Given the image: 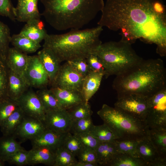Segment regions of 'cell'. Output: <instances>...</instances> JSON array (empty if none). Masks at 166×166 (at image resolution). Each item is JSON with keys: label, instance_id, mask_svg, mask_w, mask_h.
<instances>
[{"label": "cell", "instance_id": "obj_11", "mask_svg": "<svg viewBox=\"0 0 166 166\" xmlns=\"http://www.w3.org/2000/svg\"><path fill=\"white\" fill-rule=\"evenodd\" d=\"M25 115L43 122L46 111L36 92L28 89L17 100Z\"/></svg>", "mask_w": 166, "mask_h": 166}, {"label": "cell", "instance_id": "obj_34", "mask_svg": "<svg viewBox=\"0 0 166 166\" xmlns=\"http://www.w3.org/2000/svg\"><path fill=\"white\" fill-rule=\"evenodd\" d=\"M11 36L9 26L0 20V56L6 60Z\"/></svg>", "mask_w": 166, "mask_h": 166}, {"label": "cell", "instance_id": "obj_26", "mask_svg": "<svg viewBox=\"0 0 166 166\" xmlns=\"http://www.w3.org/2000/svg\"><path fill=\"white\" fill-rule=\"evenodd\" d=\"M10 43L14 47L27 54L35 52L41 47L40 43L37 42L19 33L11 36Z\"/></svg>", "mask_w": 166, "mask_h": 166}, {"label": "cell", "instance_id": "obj_17", "mask_svg": "<svg viewBox=\"0 0 166 166\" xmlns=\"http://www.w3.org/2000/svg\"><path fill=\"white\" fill-rule=\"evenodd\" d=\"M50 89L56 96L61 108L63 109L68 110L85 101L80 91L56 86H52Z\"/></svg>", "mask_w": 166, "mask_h": 166}, {"label": "cell", "instance_id": "obj_38", "mask_svg": "<svg viewBox=\"0 0 166 166\" xmlns=\"http://www.w3.org/2000/svg\"><path fill=\"white\" fill-rule=\"evenodd\" d=\"M62 146L75 156L84 147L76 136L69 132L67 133Z\"/></svg>", "mask_w": 166, "mask_h": 166}, {"label": "cell", "instance_id": "obj_47", "mask_svg": "<svg viewBox=\"0 0 166 166\" xmlns=\"http://www.w3.org/2000/svg\"><path fill=\"white\" fill-rule=\"evenodd\" d=\"M4 162L2 161L0 158V166H3L5 165Z\"/></svg>", "mask_w": 166, "mask_h": 166}, {"label": "cell", "instance_id": "obj_9", "mask_svg": "<svg viewBox=\"0 0 166 166\" xmlns=\"http://www.w3.org/2000/svg\"><path fill=\"white\" fill-rule=\"evenodd\" d=\"M84 78L69 64L66 62L61 65L51 85L81 92Z\"/></svg>", "mask_w": 166, "mask_h": 166}, {"label": "cell", "instance_id": "obj_27", "mask_svg": "<svg viewBox=\"0 0 166 166\" xmlns=\"http://www.w3.org/2000/svg\"><path fill=\"white\" fill-rule=\"evenodd\" d=\"M148 136L160 154L166 158V128H148Z\"/></svg>", "mask_w": 166, "mask_h": 166}, {"label": "cell", "instance_id": "obj_4", "mask_svg": "<svg viewBox=\"0 0 166 166\" xmlns=\"http://www.w3.org/2000/svg\"><path fill=\"white\" fill-rule=\"evenodd\" d=\"M103 30V27L98 26L84 30L71 29L62 34H48L43 47L52 51L61 62L86 58L102 43L100 36Z\"/></svg>", "mask_w": 166, "mask_h": 166}, {"label": "cell", "instance_id": "obj_33", "mask_svg": "<svg viewBox=\"0 0 166 166\" xmlns=\"http://www.w3.org/2000/svg\"><path fill=\"white\" fill-rule=\"evenodd\" d=\"M72 120L91 117L93 113L89 102L80 103L67 110Z\"/></svg>", "mask_w": 166, "mask_h": 166}, {"label": "cell", "instance_id": "obj_12", "mask_svg": "<svg viewBox=\"0 0 166 166\" xmlns=\"http://www.w3.org/2000/svg\"><path fill=\"white\" fill-rule=\"evenodd\" d=\"M45 129L42 121L25 115L13 135L22 143L35 138Z\"/></svg>", "mask_w": 166, "mask_h": 166}, {"label": "cell", "instance_id": "obj_44", "mask_svg": "<svg viewBox=\"0 0 166 166\" xmlns=\"http://www.w3.org/2000/svg\"><path fill=\"white\" fill-rule=\"evenodd\" d=\"M74 135L79 139L84 147L95 150L100 142L89 132Z\"/></svg>", "mask_w": 166, "mask_h": 166}, {"label": "cell", "instance_id": "obj_46", "mask_svg": "<svg viewBox=\"0 0 166 166\" xmlns=\"http://www.w3.org/2000/svg\"><path fill=\"white\" fill-rule=\"evenodd\" d=\"M97 165L94 164L77 161L74 166H96Z\"/></svg>", "mask_w": 166, "mask_h": 166}, {"label": "cell", "instance_id": "obj_14", "mask_svg": "<svg viewBox=\"0 0 166 166\" xmlns=\"http://www.w3.org/2000/svg\"><path fill=\"white\" fill-rule=\"evenodd\" d=\"M39 0H17L15 9L16 20L27 22L30 21L40 19L41 14L38 7Z\"/></svg>", "mask_w": 166, "mask_h": 166}, {"label": "cell", "instance_id": "obj_1", "mask_svg": "<svg viewBox=\"0 0 166 166\" xmlns=\"http://www.w3.org/2000/svg\"><path fill=\"white\" fill-rule=\"evenodd\" d=\"M155 0H107L98 26L118 31L131 45L138 39L154 44L161 56L166 54V15L157 12Z\"/></svg>", "mask_w": 166, "mask_h": 166}, {"label": "cell", "instance_id": "obj_20", "mask_svg": "<svg viewBox=\"0 0 166 166\" xmlns=\"http://www.w3.org/2000/svg\"><path fill=\"white\" fill-rule=\"evenodd\" d=\"M30 87L22 75L9 69L7 85L9 98L17 101Z\"/></svg>", "mask_w": 166, "mask_h": 166}, {"label": "cell", "instance_id": "obj_13", "mask_svg": "<svg viewBox=\"0 0 166 166\" xmlns=\"http://www.w3.org/2000/svg\"><path fill=\"white\" fill-rule=\"evenodd\" d=\"M136 151L147 166H166V158L160 154L148 136L138 141Z\"/></svg>", "mask_w": 166, "mask_h": 166}, {"label": "cell", "instance_id": "obj_43", "mask_svg": "<svg viewBox=\"0 0 166 166\" xmlns=\"http://www.w3.org/2000/svg\"><path fill=\"white\" fill-rule=\"evenodd\" d=\"M77 156L78 159V161L94 164L97 165H98L95 150L84 147Z\"/></svg>", "mask_w": 166, "mask_h": 166}, {"label": "cell", "instance_id": "obj_22", "mask_svg": "<svg viewBox=\"0 0 166 166\" xmlns=\"http://www.w3.org/2000/svg\"><path fill=\"white\" fill-rule=\"evenodd\" d=\"M19 33L40 43L48 34L41 19H34L26 22Z\"/></svg>", "mask_w": 166, "mask_h": 166}, {"label": "cell", "instance_id": "obj_7", "mask_svg": "<svg viewBox=\"0 0 166 166\" xmlns=\"http://www.w3.org/2000/svg\"><path fill=\"white\" fill-rule=\"evenodd\" d=\"M117 99L115 108L145 122L148 110L146 98L131 94Z\"/></svg>", "mask_w": 166, "mask_h": 166}, {"label": "cell", "instance_id": "obj_25", "mask_svg": "<svg viewBox=\"0 0 166 166\" xmlns=\"http://www.w3.org/2000/svg\"><path fill=\"white\" fill-rule=\"evenodd\" d=\"M14 135H3L0 137V158L6 162L8 158L16 151L24 149L22 143L18 141Z\"/></svg>", "mask_w": 166, "mask_h": 166}, {"label": "cell", "instance_id": "obj_5", "mask_svg": "<svg viewBox=\"0 0 166 166\" xmlns=\"http://www.w3.org/2000/svg\"><path fill=\"white\" fill-rule=\"evenodd\" d=\"M94 53L104 66L106 78L123 73L143 59L137 54L131 45L121 40L102 43Z\"/></svg>", "mask_w": 166, "mask_h": 166}, {"label": "cell", "instance_id": "obj_23", "mask_svg": "<svg viewBox=\"0 0 166 166\" xmlns=\"http://www.w3.org/2000/svg\"><path fill=\"white\" fill-rule=\"evenodd\" d=\"M104 74L90 71L84 78L81 90L85 101H89L98 89Z\"/></svg>", "mask_w": 166, "mask_h": 166}, {"label": "cell", "instance_id": "obj_3", "mask_svg": "<svg viewBox=\"0 0 166 166\" xmlns=\"http://www.w3.org/2000/svg\"><path fill=\"white\" fill-rule=\"evenodd\" d=\"M44 10L41 14L58 31L80 29L93 20L104 5L103 0H39Z\"/></svg>", "mask_w": 166, "mask_h": 166}, {"label": "cell", "instance_id": "obj_41", "mask_svg": "<svg viewBox=\"0 0 166 166\" xmlns=\"http://www.w3.org/2000/svg\"><path fill=\"white\" fill-rule=\"evenodd\" d=\"M90 71L101 73L105 75V71L101 61L95 53L89 55L86 58Z\"/></svg>", "mask_w": 166, "mask_h": 166}, {"label": "cell", "instance_id": "obj_36", "mask_svg": "<svg viewBox=\"0 0 166 166\" xmlns=\"http://www.w3.org/2000/svg\"><path fill=\"white\" fill-rule=\"evenodd\" d=\"M19 107L18 101L9 98L0 102V127Z\"/></svg>", "mask_w": 166, "mask_h": 166}, {"label": "cell", "instance_id": "obj_2", "mask_svg": "<svg viewBox=\"0 0 166 166\" xmlns=\"http://www.w3.org/2000/svg\"><path fill=\"white\" fill-rule=\"evenodd\" d=\"M159 58L144 60L116 76L113 84L117 98L131 94L148 97L166 88V71Z\"/></svg>", "mask_w": 166, "mask_h": 166}, {"label": "cell", "instance_id": "obj_29", "mask_svg": "<svg viewBox=\"0 0 166 166\" xmlns=\"http://www.w3.org/2000/svg\"><path fill=\"white\" fill-rule=\"evenodd\" d=\"M46 112L62 109L55 94L51 89L46 87L39 89L36 92Z\"/></svg>", "mask_w": 166, "mask_h": 166}, {"label": "cell", "instance_id": "obj_10", "mask_svg": "<svg viewBox=\"0 0 166 166\" xmlns=\"http://www.w3.org/2000/svg\"><path fill=\"white\" fill-rule=\"evenodd\" d=\"M72 122L68 111L60 109L46 111L43 122L46 129L66 133L70 132Z\"/></svg>", "mask_w": 166, "mask_h": 166}, {"label": "cell", "instance_id": "obj_42", "mask_svg": "<svg viewBox=\"0 0 166 166\" xmlns=\"http://www.w3.org/2000/svg\"><path fill=\"white\" fill-rule=\"evenodd\" d=\"M15 9L12 0H0V16L7 17L14 22L16 21Z\"/></svg>", "mask_w": 166, "mask_h": 166}, {"label": "cell", "instance_id": "obj_15", "mask_svg": "<svg viewBox=\"0 0 166 166\" xmlns=\"http://www.w3.org/2000/svg\"><path fill=\"white\" fill-rule=\"evenodd\" d=\"M67 133H61L46 128L39 135L31 140L32 146L46 147L56 151L62 146Z\"/></svg>", "mask_w": 166, "mask_h": 166}, {"label": "cell", "instance_id": "obj_16", "mask_svg": "<svg viewBox=\"0 0 166 166\" xmlns=\"http://www.w3.org/2000/svg\"><path fill=\"white\" fill-rule=\"evenodd\" d=\"M37 55L48 75L49 84L51 85L60 69L61 62L52 51L45 48L43 47Z\"/></svg>", "mask_w": 166, "mask_h": 166}, {"label": "cell", "instance_id": "obj_31", "mask_svg": "<svg viewBox=\"0 0 166 166\" xmlns=\"http://www.w3.org/2000/svg\"><path fill=\"white\" fill-rule=\"evenodd\" d=\"M89 133L100 142L113 141L118 139L112 130L104 123L101 125H94Z\"/></svg>", "mask_w": 166, "mask_h": 166}, {"label": "cell", "instance_id": "obj_39", "mask_svg": "<svg viewBox=\"0 0 166 166\" xmlns=\"http://www.w3.org/2000/svg\"><path fill=\"white\" fill-rule=\"evenodd\" d=\"M94 125L91 117L73 120L69 132L73 134L89 132Z\"/></svg>", "mask_w": 166, "mask_h": 166}, {"label": "cell", "instance_id": "obj_40", "mask_svg": "<svg viewBox=\"0 0 166 166\" xmlns=\"http://www.w3.org/2000/svg\"><path fill=\"white\" fill-rule=\"evenodd\" d=\"M29 151L24 149L18 151L12 154L6 162L11 164L23 166L28 164Z\"/></svg>", "mask_w": 166, "mask_h": 166}, {"label": "cell", "instance_id": "obj_24", "mask_svg": "<svg viewBox=\"0 0 166 166\" xmlns=\"http://www.w3.org/2000/svg\"><path fill=\"white\" fill-rule=\"evenodd\" d=\"M98 164L109 166L119 152L113 141L100 142L95 150Z\"/></svg>", "mask_w": 166, "mask_h": 166}, {"label": "cell", "instance_id": "obj_21", "mask_svg": "<svg viewBox=\"0 0 166 166\" xmlns=\"http://www.w3.org/2000/svg\"><path fill=\"white\" fill-rule=\"evenodd\" d=\"M29 55L16 48L10 47L5 60L8 69L22 75L28 64Z\"/></svg>", "mask_w": 166, "mask_h": 166}, {"label": "cell", "instance_id": "obj_35", "mask_svg": "<svg viewBox=\"0 0 166 166\" xmlns=\"http://www.w3.org/2000/svg\"><path fill=\"white\" fill-rule=\"evenodd\" d=\"M9 72L5 60L0 56V102L9 98L7 94Z\"/></svg>", "mask_w": 166, "mask_h": 166}, {"label": "cell", "instance_id": "obj_18", "mask_svg": "<svg viewBox=\"0 0 166 166\" xmlns=\"http://www.w3.org/2000/svg\"><path fill=\"white\" fill-rule=\"evenodd\" d=\"M145 123L149 128H166V103L160 102L148 107Z\"/></svg>", "mask_w": 166, "mask_h": 166}, {"label": "cell", "instance_id": "obj_8", "mask_svg": "<svg viewBox=\"0 0 166 166\" xmlns=\"http://www.w3.org/2000/svg\"><path fill=\"white\" fill-rule=\"evenodd\" d=\"M23 76L30 87L40 89L49 84L48 75L37 55H29Z\"/></svg>", "mask_w": 166, "mask_h": 166}, {"label": "cell", "instance_id": "obj_32", "mask_svg": "<svg viewBox=\"0 0 166 166\" xmlns=\"http://www.w3.org/2000/svg\"><path fill=\"white\" fill-rule=\"evenodd\" d=\"M77 161L75 156L63 146L56 150L54 166H74Z\"/></svg>", "mask_w": 166, "mask_h": 166}, {"label": "cell", "instance_id": "obj_30", "mask_svg": "<svg viewBox=\"0 0 166 166\" xmlns=\"http://www.w3.org/2000/svg\"><path fill=\"white\" fill-rule=\"evenodd\" d=\"M109 166H147L140 158L119 152L109 165Z\"/></svg>", "mask_w": 166, "mask_h": 166}, {"label": "cell", "instance_id": "obj_37", "mask_svg": "<svg viewBox=\"0 0 166 166\" xmlns=\"http://www.w3.org/2000/svg\"><path fill=\"white\" fill-rule=\"evenodd\" d=\"M138 141L132 140H114V143L119 152L140 158L136 151Z\"/></svg>", "mask_w": 166, "mask_h": 166}, {"label": "cell", "instance_id": "obj_19", "mask_svg": "<svg viewBox=\"0 0 166 166\" xmlns=\"http://www.w3.org/2000/svg\"><path fill=\"white\" fill-rule=\"evenodd\" d=\"M29 151L28 165L43 164L54 166L55 151L46 147L38 146H32Z\"/></svg>", "mask_w": 166, "mask_h": 166}, {"label": "cell", "instance_id": "obj_28", "mask_svg": "<svg viewBox=\"0 0 166 166\" xmlns=\"http://www.w3.org/2000/svg\"><path fill=\"white\" fill-rule=\"evenodd\" d=\"M25 116L22 110L18 108L0 127L2 135H13Z\"/></svg>", "mask_w": 166, "mask_h": 166}, {"label": "cell", "instance_id": "obj_6", "mask_svg": "<svg viewBox=\"0 0 166 166\" xmlns=\"http://www.w3.org/2000/svg\"><path fill=\"white\" fill-rule=\"evenodd\" d=\"M97 114L113 132L117 140L139 141L148 136L145 123L114 107L105 104Z\"/></svg>", "mask_w": 166, "mask_h": 166}, {"label": "cell", "instance_id": "obj_45", "mask_svg": "<svg viewBox=\"0 0 166 166\" xmlns=\"http://www.w3.org/2000/svg\"><path fill=\"white\" fill-rule=\"evenodd\" d=\"M66 62L84 77L90 72L86 58H78Z\"/></svg>", "mask_w": 166, "mask_h": 166}]
</instances>
